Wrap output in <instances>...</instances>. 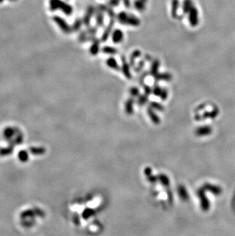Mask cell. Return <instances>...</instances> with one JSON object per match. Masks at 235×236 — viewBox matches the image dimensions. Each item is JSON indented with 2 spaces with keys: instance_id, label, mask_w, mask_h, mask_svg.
<instances>
[{
  "instance_id": "6da1fadb",
  "label": "cell",
  "mask_w": 235,
  "mask_h": 236,
  "mask_svg": "<svg viewBox=\"0 0 235 236\" xmlns=\"http://www.w3.org/2000/svg\"><path fill=\"white\" fill-rule=\"evenodd\" d=\"M112 38H113V40H114L115 43L120 42L123 38V34L120 31H115L114 34H113V37Z\"/></svg>"
},
{
  "instance_id": "7a4b0ae2",
  "label": "cell",
  "mask_w": 235,
  "mask_h": 236,
  "mask_svg": "<svg viewBox=\"0 0 235 236\" xmlns=\"http://www.w3.org/2000/svg\"><path fill=\"white\" fill-rule=\"evenodd\" d=\"M192 13L190 16H192V18H190V22H191V25H195L197 24V11L195 9H192L191 10Z\"/></svg>"
},
{
  "instance_id": "3957f363",
  "label": "cell",
  "mask_w": 235,
  "mask_h": 236,
  "mask_svg": "<svg viewBox=\"0 0 235 236\" xmlns=\"http://www.w3.org/2000/svg\"><path fill=\"white\" fill-rule=\"evenodd\" d=\"M108 64L109 65V66H111V67H113V68L115 69L117 68V63H116V61H115L114 59H109V61H108Z\"/></svg>"
},
{
  "instance_id": "277c9868",
  "label": "cell",
  "mask_w": 235,
  "mask_h": 236,
  "mask_svg": "<svg viewBox=\"0 0 235 236\" xmlns=\"http://www.w3.org/2000/svg\"><path fill=\"white\" fill-rule=\"evenodd\" d=\"M104 51H105V52H110V53H113V54H114L115 52V50H114V49H112V48H109V47H107V48H105V49H104Z\"/></svg>"
}]
</instances>
